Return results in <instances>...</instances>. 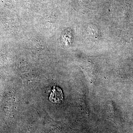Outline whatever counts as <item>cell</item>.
<instances>
[{"instance_id": "1", "label": "cell", "mask_w": 133, "mask_h": 133, "mask_svg": "<svg viewBox=\"0 0 133 133\" xmlns=\"http://www.w3.org/2000/svg\"><path fill=\"white\" fill-rule=\"evenodd\" d=\"M63 99L62 90L57 87H54L50 95V101L54 103H59L63 100Z\"/></svg>"}]
</instances>
